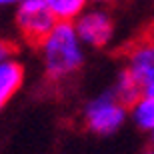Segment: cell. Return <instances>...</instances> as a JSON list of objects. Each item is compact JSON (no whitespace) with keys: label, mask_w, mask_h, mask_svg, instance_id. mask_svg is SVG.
Wrapping results in <instances>:
<instances>
[{"label":"cell","mask_w":154,"mask_h":154,"mask_svg":"<svg viewBox=\"0 0 154 154\" xmlns=\"http://www.w3.org/2000/svg\"><path fill=\"white\" fill-rule=\"evenodd\" d=\"M36 52L46 80L54 84L68 82L86 64V46L76 32L74 22L58 20L36 46Z\"/></svg>","instance_id":"6da1fadb"},{"label":"cell","mask_w":154,"mask_h":154,"mask_svg":"<svg viewBox=\"0 0 154 154\" xmlns=\"http://www.w3.org/2000/svg\"><path fill=\"white\" fill-rule=\"evenodd\" d=\"M126 122L128 106L116 96L110 86L90 96L82 106V124L94 136H114L124 128Z\"/></svg>","instance_id":"7a4b0ae2"},{"label":"cell","mask_w":154,"mask_h":154,"mask_svg":"<svg viewBox=\"0 0 154 154\" xmlns=\"http://www.w3.org/2000/svg\"><path fill=\"white\" fill-rule=\"evenodd\" d=\"M12 22L24 44L36 48L42 38L56 26L58 20L46 0H20L14 6Z\"/></svg>","instance_id":"3957f363"},{"label":"cell","mask_w":154,"mask_h":154,"mask_svg":"<svg viewBox=\"0 0 154 154\" xmlns=\"http://www.w3.org/2000/svg\"><path fill=\"white\" fill-rule=\"evenodd\" d=\"M74 28L84 46L92 50L108 48L116 34L114 16L102 4H88V8L74 20Z\"/></svg>","instance_id":"277c9868"},{"label":"cell","mask_w":154,"mask_h":154,"mask_svg":"<svg viewBox=\"0 0 154 154\" xmlns=\"http://www.w3.org/2000/svg\"><path fill=\"white\" fill-rule=\"evenodd\" d=\"M136 80L140 94L154 96V36H142L124 52L122 64Z\"/></svg>","instance_id":"5b68a950"},{"label":"cell","mask_w":154,"mask_h":154,"mask_svg":"<svg viewBox=\"0 0 154 154\" xmlns=\"http://www.w3.org/2000/svg\"><path fill=\"white\" fill-rule=\"evenodd\" d=\"M24 78H26V66L16 54L0 58V110H4L8 102L20 92Z\"/></svg>","instance_id":"8992f818"},{"label":"cell","mask_w":154,"mask_h":154,"mask_svg":"<svg viewBox=\"0 0 154 154\" xmlns=\"http://www.w3.org/2000/svg\"><path fill=\"white\" fill-rule=\"evenodd\" d=\"M128 120L134 124L136 130L150 136L154 132V96L140 94L128 106Z\"/></svg>","instance_id":"52a82bcc"},{"label":"cell","mask_w":154,"mask_h":154,"mask_svg":"<svg viewBox=\"0 0 154 154\" xmlns=\"http://www.w3.org/2000/svg\"><path fill=\"white\" fill-rule=\"evenodd\" d=\"M110 88L114 90V94L126 104V106H130V104L140 96V88H138L136 80H134V76H132L124 66H120V70L116 72L114 82H112Z\"/></svg>","instance_id":"ba28073f"},{"label":"cell","mask_w":154,"mask_h":154,"mask_svg":"<svg viewBox=\"0 0 154 154\" xmlns=\"http://www.w3.org/2000/svg\"><path fill=\"white\" fill-rule=\"evenodd\" d=\"M46 4L50 6V10L54 12L56 20L74 22L76 18L88 8L90 0H46Z\"/></svg>","instance_id":"9c48e42d"},{"label":"cell","mask_w":154,"mask_h":154,"mask_svg":"<svg viewBox=\"0 0 154 154\" xmlns=\"http://www.w3.org/2000/svg\"><path fill=\"white\" fill-rule=\"evenodd\" d=\"M14 44H12L10 40H6V38H2L0 36V58H4V56H8V54H14Z\"/></svg>","instance_id":"30bf717a"},{"label":"cell","mask_w":154,"mask_h":154,"mask_svg":"<svg viewBox=\"0 0 154 154\" xmlns=\"http://www.w3.org/2000/svg\"><path fill=\"white\" fill-rule=\"evenodd\" d=\"M20 0H0V10H4V8H14Z\"/></svg>","instance_id":"8fae6325"},{"label":"cell","mask_w":154,"mask_h":154,"mask_svg":"<svg viewBox=\"0 0 154 154\" xmlns=\"http://www.w3.org/2000/svg\"><path fill=\"white\" fill-rule=\"evenodd\" d=\"M124 0H90V4H102V6H110V4H118Z\"/></svg>","instance_id":"7c38bea8"},{"label":"cell","mask_w":154,"mask_h":154,"mask_svg":"<svg viewBox=\"0 0 154 154\" xmlns=\"http://www.w3.org/2000/svg\"><path fill=\"white\" fill-rule=\"evenodd\" d=\"M144 154H154V144H152V146H150V148L146 150V152H144Z\"/></svg>","instance_id":"4fadbf2b"},{"label":"cell","mask_w":154,"mask_h":154,"mask_svg":"<svg viewBox=\"0 0 154 154\" xmlns=\"http://www.w3.org/2000/svg\"><path fill=\"white\" fill-rule=\"evenodd\" d=\"M150 138H152V144H154V132H152V134H150Z\"/></svg>","instance_id":"5bb4252c"}]
</instances>
